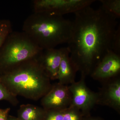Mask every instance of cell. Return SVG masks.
I'll return each mask as SVG.
<instances>
[{"instance_id":"cell-1","label":"cell","mask_w":120,"mask_h":120,"mask_svg":"<svg viewBox=\"0 0 120 120\" xmlns=\"http://www.w3.org/2000/svg\"><path fill=\"white\" fill-rule=\"evenodd\" d=\"M74 14L71 35L67 47L79 71L86 76L112 50L117 22L101 7L95 9L90 5Z\"/></svg>"},{"instance_id":"cell-2","label":"cell","mask_w":120,"mask_h":120,"mask_svg":"<svg viewBox=\"0 0 120 120\" xmlns=\"http://www.w3.org/2000/svg\"><path fill=\"white\" fill-rule=\"evenodd\" d=\"M0 79L15 96L34 101L41 98L52 86L37 57L22 62L1 74Z\"/></svg>"},{"instance_id":"cell-3","label":"cell","mask_w":120,"mask_h":120,"mask_svg":"<svg viewBox=\"0 0 120 120\" xmlns=\"http://www.w3.org/2000/svg\"><path fill=\"white\" fill-rule=\"evenodd\" d=\"M72 27V21L62 16L34 12L24 20L22 31L44 50L68 43Z\"/></svg>"},{"instance_id":"cell-4","label":"cell","mask_w":120,"mask_h":120,"mask_svg":"<svg viewBox=\"0 0 120 120\" xmlns=\"http://www.w3.org/2000/svg\"><path fill=\"white\" fill-rule=\"evenodd\" d=\"M43 50L24 32L12 31L0 49V73L37 58Z\"/></svg>"},{"instance_id":"cell-5","label":"cell","mask_w":120,"mask_h":120,"mask_svg":"<svg viewBox=\"0 0 120 120\" xmlns=\"http://www.w3.org/2000/svg\"><path fill=\"white\" fill-rule=\"evenodd\" d=\"M95 0H34L33 7L34 13H44L62 16L75 13L90 6Z\"/></svg>"},{"instance_id":"cell-6","label":"cell","mask_w":120,"mask_h":120,"mask_svg":"<svg viewBox=\"0 0 120 120\" xmlns=\"http://www.w3.org/2000/svg\"><path fill=\"white\" fill-rule=\"evenodd\" d=\"M86 76L81 74L79 81L75 82L68 86L71 94L72 106L81 112L83 117L90 115V112L98 105V95L91 90L86 85Z\"/></svg>"},{"instance_id":"cell-7","label":"cell","mask_w":120,"mask_h":120,"mask_svg":"<svg viewBox=\"0 0 120 120\" xmlns=\"http://www.w3.org/2000/svg\"><path fill=\"white\" fill-rule=\"evenodd\" d=\"M120 72V54L110 50L99 61L90 75L94 79L103 82L118 77Z\"/></svg>"},{"instance_id":"cell-8","label":"cell","mask_w":120,"mask_h":120,"mask_svg":"<svg viewBox=\"0 0 120 120\" xmlns=\"http://www.w3.org/2000/svg\"><path fill=\"white\" fill-rule=\"evenodd\" d=\"M71 100L68 86L58 82L52 85L49 92L42 98L41 104L46 110H62L70 106Z\"/></svg>"},{"instance_id":"cell-9","label":"cell","mask_w":120,"mask_h":120,"mask_svg":"<svg viewBox=\"0 0 120 120\" xmlns=\"http://www.w3.org/2000/svg\"><path fill=\"white\" fill-rule=\"evenodd\" d=\"M67 47L43 50L37 58L44 71L50 80L57 79L62 57Z\"/></svg>"},{"instance_id":"cell-10","label":"cell","mask_w":120,"mask_h":120,"mask_svg":"<svg viewBox=\"0 0 120 120\" xmlns=\"http://www.w3.org/2000/svg\"><path fill=\"white\" fill-rule=\"evenodd\" d=\"M98 95V105L106 106L120 113V79L119 76L103 82Z\"/></svg>"},{"instance_id":"cell-11","label":"cell","mask_w":120,"mask_h":120,"mask_svg":"<svg viewBox=\"0 0 120 120\" xmlns=\"http://www.w3.org/2000/svg\"><path fill=\"white\" fill-rule=\"evenodd\" d=\"M78 71L77 67L70 57L68 49L60 64L57 77L58 83L65 85L73 83L75 82V77Z\"/></svg>"},{"instance_id":"cell-12","label":"cell","mask_w":120,"mask_h":120,"mask_svg":"<svg viewBox=\"0 0 120 120\" xmlns=\"http://www.w3.org/2000/svg\"><path fill=\"white\" fill-rule=\"evenodd\" d=\"M46 110L31 104L20 105L17 112V117L19 120H43Z\"/></svg>"},{"instance_id":"cell-13","label":"cell","mask_w":120,"mask_h":120,"mask_svg":"<svg viewBox=\"0 0 120 120\" xmlns=\"http://www.w3.org/2000/svg\"><path fill=\"white\" fill-rule=\"evenodd\" d=\"M101 7L116 19L120 17V0H100Z\"/></svg>"},{"instance_id":"cell-14","label":"cell","mask_w":120,"mask_h":120,"mask_svg":"<svg viewBox=\"0 0 120 120\" xmlns=\"http://www.w3.org/2000/svg\"><path fill=\"white\" fill-rule=\"evenodd\" d=\"M12 31V24L10 20H0V49L8 35Z\"/></svg>"},{"instance_id":"cell-15","label":"cell","mask_w":120,"mask_h":120,"mask_svg":"<svg viewBox=\"0 0 120 120\" xmlns=\"http://www.w3.org/2000/svg\"><path fill=\"white\" fill-rule=\"evenodd\" d=\"M8 101L13 106H16L19 103L17 97L8 90L0 79V101Z\"/></svg>"},{"instance_id":"cell-16","label":"cell","mask_w":120,"mask_h":120,"mask_svg":"<svg viewBox=\"0 0 120 120\" xmlns=\"http://www.w3.org/2000/svg\"><path fill=\"white\" fill-rule=\"evenodd\" d=\"M64 120H83V116L81 112L72 106L63 111Z\"/></svg>"},{"instance_id":"cell-17","label":"cell","mask_w":120,"mask_h":120,"mask_svg":"<svg viewBox=\"0 0 120 120\" xmlns=\"http://www.w3.org/2000/svg\"><path fill=\"white\" fill-rule=\"evenodd\" d=\"M63 110L56 109L46 110L43 120H64Z\"/></svg>"},{"instance_id":"cell-18","label":"cell","mask_w":120,"mask_h":120,"mask_svg":"<svg viewBox=\"0 0 120 120\" xmlns=\"http://www.w3.org/2000/svg\"><path fill=\"white\" fill-rule=\"evenodd\" d=\"M112 50L120 54V26H117L113 38Z\"/></svg>"},{"instance_id":"cell-19","label":"cell","mask_w":120,"mask_h":120,"mask_svg":"<svg viewBox=\"0 0 120 120\" xmlns=\"http://www.w3.org/2000/svg\"><path fill=\"white\" fill-rule=\"evenodd\" d=\"M10 110V108L0 109V120H7Z\"/></svg>"},{"instance_id":"cell-20","label":"cell","mask_w":120,"mask_h":120,"mask_svg":"<svg viewBox=\"0 0 120 120\" xmlns=\"http://www.w3.org/2000/svg\"><path fill=\"white\" fill-rule=\"evenodd\" d=\"M83 120H103L102 118L99 117L91 116H89L83 117Z\"/></svg>"},{"instance_id":"cell-21","label":"cell","mask_w":120,"mask_h":120,"mask_svg":"<svg viewBox=\"0 0 120 120\" xmlns=\"http://www.w3.org/2000/svg\"><path fill=\"white\" fill-rule=\"evenodd\" d=\"M7 120H19L17 117L8 115Z\"/></svg>"}]
</instances>
